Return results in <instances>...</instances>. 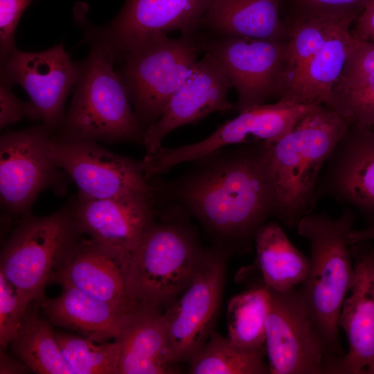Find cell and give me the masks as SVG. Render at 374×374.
Masks as SVG:
<instances>
[{
  "instance_id": "8d00e7d4",
  "label": "cell",
  "mask_w": 374,
  "mask_h": 374,
  "mask_svg": "<svg viewBox=\"0 0 374 374\" xmlns=\"http://www.w3.org/2000/svg\"><path fill=\"white\" fill-rule=\"evenodd\" d=\"M369 240H374V224L362 229H352L347 235V242L350 245Z\"/></svg>"
},
{
  "instance_id": "74e56055",
  "label": "cell",
  "mask_w": 374,
  "mask_h": 374,
  "mask_svg": "<svg viewBox=\"0 0 374 374\" xmlns=\"http://www.w3.org/2000/svg\"><path fill=\"white\" fill-rule=\"evenodd\" d=\"M30 369L24 362L19 363L10 359L5 353L1 352V368L0 373H24Z\"/></svg>"
},
{
  "instance_id": "e575fe53",
  "label": "cell",
  "mask_w": 374,
  "mask_h": 374,
  "mask_svg": "<svg viewBox=\"0 0 374 374\" xmlns=\"http://www.w3.org/2000/svg\"><path fill=\"white\" fill-rule=\"evenodd\" d=\"M374 73V42L357 40L336 83Z\"/></svg>"
},
{
  "instance_id": "8fae6325",
  "label": "cell",
  "mask_w": 374,
  "mask_h": 374,
  "mask_svg": "<svg viewBox=\"0 0 374 374\" xmlns=\"http://www.w3.org/2000/svg\"><path fill=\"white\" fill-rule=\"evenodd\" d=\"M317 105L279 100L249 108L201 141L175 148L161 147L153 154H146L142 160L145 177L152 179L179 163L191 162L223 147L276 140Z\"/></svg>"
},
{
  "instance_id": "e0dca14e",
  "label": "cell",
  "mask_w": 374,
  "mask_h": 374,
  "mask_svg": "<svg viewBox=\"0 0 374 374\" xmlns=\"http://www.w3.org/2000/svg\"><path fill=\"white\" fill-rule=\"evenodd\" d=\"M322 196L374 213V127L349 125L321 174L316 197Z\"/></svg>"
},
{
  "instance_id": "ffe728a7",
  "label": "cell",
  "mask_w": 374,
  "mask_h": 374,
  "mask_svg": "<svg viewBox=\"0 0 374 374\" xmlns=\"http://www.w3.org/2000/svg\"><path fill=\"white\" fill-rule=\"evenodd\" d=\"M119 374H170L179 370L160 310L135 308L125 314L115 339Z\"/></svg>"
},
{
  "instance_id": "277c9868",
  "label": "cell",
  "mask_w": 374,
  "mask_h": 374,
  "mask_svg": "<svg viewBox=\"0 0 374 374\" xmlns=\"http://www.w3.org/2000/svg\"><path fill=\"white\" fill-rule=\"evenodd\" d=\"M82 62L71 105L57 139L142 143L145 129L137 120L110 52L97 40Z\"/></svg>"
},
{
  "instance_id": "52a82bcc",
  "label": "cell",
  "mask_w": 374,
  "mask_h": 374,
  "mask_svg": "<svg viewBox=\"0 0 374 374\" xmlns=\"http://www.w3.org/2000/svg\"><path fill=\"white\" fill-rule=\"evenodd\" d=\"M190 33L203 53L215 57L236 90V112L283 98L290 82L288 39L239 37L199 26Z\"/></svg>"
},
{
  "instance_id": "ba28073f",
  "label": "cell",
  "mask_w": 374,
  "mask_h": 374,
  "mask_svg": "<svg viewBox=\"0 0 374 374\" xmlns=\"http://www.w3.org/2000/svg\"><path fill=\"white\" fill-rule=\"evenodd\" d=\"M71 204L19 221L3 247L1 271L28 301L40 299L46 283L80 240Z\"/></svg>"
},
{
  "instance_id": "3957f363",
  "label": "cell",
  "mask_w": 374,
  "mask_h": 374,
  "mask_svg": "<svg viewBox=\"0 0 374 374\" xmlns=\"http://www.w3.org/2000/svg\"><path fill=\"white\" fill-rule=\"evenodd\" d=\"M354 220L346 208L337 218L310 213L296 226L310 244L309 269L298 292L330 353L340 350L339 316L355 276L347 242Z\"/></svg>"
},
{
  "instance_id": "30bf717a",
  "label": "cell",
  "mask_w": 374,
  "mask_h": 374,
  "mask_svg": "<svg viewBox=\"0 0 374 374\" xmlns=\"http://www.w3.org/2000/svg\"><path fill=\"white\" fill-rule=\"evenodd\" d=\"M48 155L78 187V195L110 199L134 195L155 198L142 161L113 153L91 141H66L51 136Z\"/></svg>"
},
{
  "instance_id": "603a6c76",
  "label": "cell",
  "mask_w": 374,
  "mask_h": 374,
  "mask_svg": "<svg viewBox=\"0 0 374 374\" xmlns=\"http://www.w3.org/2000/svg\"><path fill=\"white\" fill-rule=\"evenodd\" d=\"M353 23H343L329 36L297 73L280 100L303 105L326 104L357 41L350 33Z\"/></svg>"
},
{
  "instance_id": "83f0119b",
  "label": "cell",
  "mask_w": 374,
  "mask_h": 374,
  "mask_svg": "<svg viewBox=\"0 0 374 374\" xmlns=\"http://www.w3.org/2000/svg\"><path fill=\"white\" fill-rule=\"evenodd\" d=\"M270 292L264 285L232 297L227 305L228 337L238 346L258 350L265 346V323Z\"/></svg>"
},
{
  "instance_id": "5b68a950",
  "label": "cell",
  "mask_w": 374,
  "mask_h": 374,
  "mask_svg": "<svg viewBox=\"0 0 374 374\" xmlns=\"http://www.w3.org/2000/svg\"><path fill=\"white\" fill-rule=\"evenodd\" d=\"M204 253L186 225L154 220L145 230L126 274L131 310L168 308L190 283Z\"/></svg>"
},
{
  "instance_id": "4fadbf2b",
  "label": "cell",
  "mask_w": 374,
  "mask_h": 374,
  "mask_svg": "<svg viewBox=\"0 0 374 374\" xmlns=\"http://www.w3.org/2000/svg\"><path fill=\"white\" fill-rule=\"evenodd\" d=\"M269 290L265 348L270 373H328L326 355L330 352L298 290Z\"/></svg>"
},
{
  "instance_id": "7402d4cb",
  "label": "cell",
  "mask_w": 374,
  "mask_h": 374,
  "mask_svg": "<svg viewBox=\"0 0 374 374\" xmlns=\"http://www.w3.org/2000/svg\"><path fill=\"white\" fill-rule=\"evenodd\" d=\"M281 0H212L199 26L239 37L287 40L289 29L280 17Z\"/></svg>"
},
{
  "instance_id": "4dcf8cb0",
  "label": "cell",
  "mask_w": 374,
  "mask_h": 374,
  "mask_svg": "<svg viewBox=\"0 0 374 374\" xmlns=\"http://www.w3.org/2000/svg\"><path fill=\"white\" fill-rule=\"evenodd\" d=\"M0 271V345L6 347L17 336L30 305Z\"/></svg>"
},
{
  "instance_id": "4316f807",
  "label": "cell",
  "mask_w": 374,
  "mask_h": 374,
  "mask_svg": "<svg viewBox=\"0 0 374 374\" xmlns=\"http://www.w3.org/2000/svg\"><path fill=\"white\" fill-rule=\"evenodd\" d=\"M265 346L247 350L213 331L199 351L189 362L190 374H267Z\"/></svg>"
},
{
  "instance_id": "9c48e42d",
  "label": "cell",
  "mask_w": 374,
  "mask_h": 374,
  "mask_svg": "<svg viewBox=\"0 0 374 374\" xmlns=\"http://www.w3.org/2000/svg\"><path fill=\"white\" fill-rule=\"evenodd\" d=\"M51 136L42 125L1 135L0 201L7 216L20 221L30 214L33 202L44 190L64 189L67 175L48 155Z\"/></svg>"
},
{
  "instance_id": "836d02e7",
  "label": "cell",
  "mask_w": 374,
  "mask_h": 374,
  "mask_svg": "<svg viewBox=\"0 0 374 374\" xmlns=\"http://www.w3.org/2000/svg\"><path fill=\"white\" fill-rule=\"evenodd\" d=\"M11 86L0 84V127L6 128L22 118L39 121L37 111L31 101L24 102L12 92Z\"/></svg>"
},
{
  "instance_id": "1f68e13d",
  "label": "cell",
  "mask_w": 374,
  "mask_h": 374,
  "mask_svg": "<svg viewBox=\"0 0 374 374\" xmlns=\"http://www.w3.org/2000/svg\"><path fill=\"white\" fill-rule=\"evenodd\" d=\"M370 0H291L290 19L321 16L355 20Z\"/></svg>"
},
{
  "instance_id": "d6986e66",
  "label": "cell",
  "mask_w": 374,
  "mask_h": 374,
  "mask_svg": "<svg viewBox=\"0 0 374 374\" xmlns=\"http://www.w3.org/2000/svg\"><path fill=\"white\" fill-rule=\"evenodd\" d=\"M349 296L339 316L348 351L334 362L330 373H363L374 364V251L359 254Z\"/></svg>"
},
{
  "instance_id": "f1b7e54d",
  "label": "cell",
  "mask_w": 374,
  "mask_h": 374,
  "mask_svg": "<svg viewBox=\"0 0 374 374\" xmlns=\"http://www.w3.org/2000/svg\"><path fill=\"white\" fill-rule=\"evenodd\" d=\"M72 374H119L120 344L96 345L89 338L55 332Z\"/></svg>"
},
{
  "instance_id": "6da1fadb",
  "label": "cell",
  "mask_w": 374,
  "mask_h": 374,
  "mask_svg": "<svg viewBox=\"0 0 374 374\" xmlns=\"http://www.w3.org/2000/svg\"><path fill=\"white\" fill-rule=\"evenodd\" d=\"M191 162L174 181H151L155 200L181 206L221 238L254 239L276 213L265 142L223 147Z\"/></svg>"
},
{
  "instance_id": "d590c367",
  "label": "cell",
  "mask_w": 374,
  "mask_h": 374,
  "mask_svg": "<svg viewBox=\"0 0 374 374\" xmlns=\"http://www.w3.org/2000/svg\"><path fill=\"white\" fill-rule=\"evenodd\" d=\"M353 37L361 42H374V0H370L354 21Z\"/></svg>"
},
{
  "instance_id": "5bb4252c",
  "label": "cell",
  "mask_w": 374,
  "mask_h": 374,
  "mask_svg": "<svg viewBox=\"0 0 374 374\" xmlns=\"http://www.w3.org/2000/svg\"><path fill=\"white\" fill-rule=\"evenodd\" d=\"M82 69V62L73 61L62 44L39 52L15 48L1 63L0 79L26 91L42 125L52 133L63 123L65 101Z\"/></svg>"
},
{
  "instance_id": "8992f818",
  "label": "cell",
  "mask_w": 374,
  "mask_h": 374,
  "mask_svg": "<svg viewBox=\"0 0 374 374\" xmlns=\"http://www.w3.org/2000/svg\"><path fill=\"white\" fill-rule=\"evenodd\" d=\"M200 53L195 38L152 35L130 51L116 70L134 113L146 130L158 121L174 93L193 71Z\"/></svg>"
},
{
  "instance_id": "9a60e30c",
  "label": "cell",
  "mask_w": 374,
  "mask_h": 374,
  "mask_svg": "<svg viewBox=\"0 0 374 374\" xmlns=\"http://www.w3.org/2000/svg\"><path fill=\"white\" fill-rule=\"evenodd\" d=\"M212 0H126L108 24L84 25V37L100 42L115 63L146 38L174 30L188 33L199 24Z\"/></svg>"
},
{
  "instance_id": "d4e9b609",
  "label": "cell",
  "mask_w": 374,
  "mask_h": 374,
  "mask_svg": "<svg viewBox=\"0 0 374 374\" xmlns=\"http://www.w3.org/2000/svg\"><path fill=\"white\" fill-rule=\"evenodd\" d=\"M253 240L265 286L283 292L303 282L310 258L294 245L278 223L267 222L257 230Z\"/></svg>"
},
{
  "instance_id": "2e32d148",
  "label": "cell",
  "mask_w": 374,
  "mask_h": 374,
  "mask_svg": "<svg viewBox=\"0 0 374 374\" xmlns=\"http://www.w3.org/2000/svg\"><path fill=\"white\" fill-rule=\"evenodd\" d=\"M154 197L142 195L110 199L78 195L71 212L81 233L113 256L126 277L130 260L154 220Z\"/></svg>"
},
{
  "instance_id": "484cf974",
  "label": "cell",
  "mask_w": 374,
  "mask_h": 374,
  "mask_svg": "<svg viewBox=\"0 0 374 374\" xmlns=\"http://www.w3.org/2000/svg\"><path fill=\"white\" fill-rule=\"evenodd\" d=\"M11 343L14 354L33 372L72 374L51 326L29 306Z\"/></svg>"
},
{
  "instance_id": "7a4b0ae2",
  "label": "cell",
  "mask_w": 374,
  "mask_h": 374,
  "mask_svg": "<svg viewBox=\"0 0 374 374\" xmlns=\"http://www.w3.org/2000/svg\"><path fill=\"white\" fill-rule=\"evenodd\" d=\"M349 125L324 105H317L280 138L265 141L275 215L296 227L317 200L321 174Z\"/></svg>"
},
{
  "instance_id": "7c38bea8",
  "label": "cell",
  "mask_w": 374,
  "mask_h": 374,
  "mask_svg": "<svg viewBox=\"0 0 374 374\" xmlns=\"http://www.w3.org/2000/svg\"><path fill=\"white\" fill-rule=\"evenodd\" d=\"M226 262L224 250L204 251L190 283L163 313L177 364L189 362L214 331L224 290Z\"/></svg>"
},
{
  "instance_id": "cb8c5ba5",
  "label": "cell",
  "mask_w": 374,
  "mask_h": 374,
  "mask_svg": "<svg viewBox=\"0 0 374 374\" xmlns=\"http://www.w3.org/2000/svg\"><path fill=\"white\" fill-rule=\"evenodd\" d=\"M62 288L60 296L44 300L41 303L53 323L79 332L99 343L116 338L127 312L77 288Z\"/></svg>"
},
{
  "instance_id": "d6a6232c",
  "label": "cell",
  "mask_w": 374,
  "mask_h": 374,
  "mask_svg": "<svg viewBox=\"0 0 374 374\" xmlns=\"http://www.w3.org/2000/svg\"><path fill=\"white\" fill-rule=\"evenodd\" d=\"M32 0H0V60L3 62L16 47V28Z\"/></svg>"
},
{
  "instance_id": "44dd1931",
  "label": "cell",
  "mask_w": 374,
  "mask_h": 374,
  "mask_svg": "<svg viewBox=\"0 0 374 374\" xmlns=\"http://www.w3.org/2000/svg\"><path fill=\"white\" fill-rule=\"evenodd\" d=\"M49 281L77 288L123 312L131 310L125 272L113 256L91 240H80Z\"/></svg>"
},
{
  "instance_id": "ac0fdd59",
  "label": "cell",
  "mask_w": 374,
  "mask_h": 374,
  "mask_svg": "<svg viewBox=\"0 0 374 374\" xmlns=\"http://www.w3.org/2000/svg\"><path fill=\"white\" fill-rule=\"evenodd\" d=\"M233 87L215 57L208 53L197 62L193 71L171 96L157 122L145 131L146 154L156 152L164 137L182 125L196 123L215 112L233 108L228 100Z\"/></svg>"
},
{
  "instance_id": "f546056e",
  "label": "cell",
  "mask_w": 374,
  "mask_h": 374,
  "mask_svg": "<svg viewBox=\"0 0 374 374\" xmlns=\"http://www.w3.org/2000/svg\"><path fill=\"white\" fill-rule=\"evenodd\" d=\"M324 105L349 125L374 127V73L336 83Z\"/></svg>"
}]
</instances>
